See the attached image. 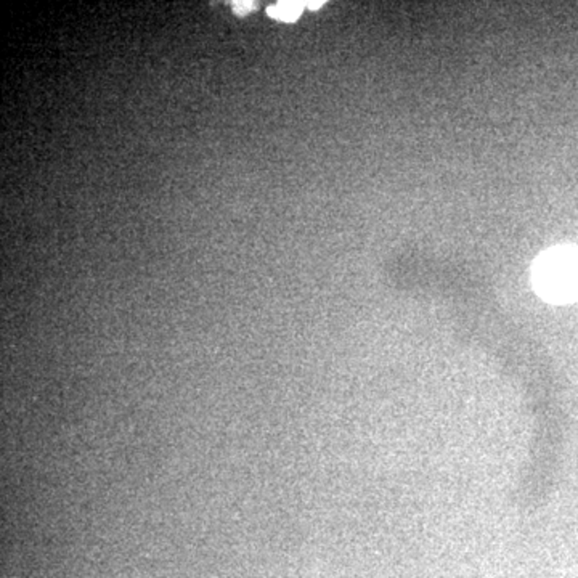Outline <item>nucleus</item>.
I'll return each instance as SVG.
<instances>
[{"instance_id": "obj_4", "label": "nucleus", "mask_w": 578, "mask_h": 578, "mask_svg": "<svg viewBox=\"0 0 578 578\" xmlns=\"http://www.w3.org/2000/svg\"><path fill=\"white\" fill-rule=\"evenodd\" d=\"M323 3L325 2H306V7H308L310 10H317V8H320Z\"/></svg>"}, {"instance_id": "obj_1", "label": "nucleus", "mask_w": 578, "mask_h": 578, "mask_svg": "<svg viewBox=\"0 0 578 578\" xmlns=\"http://www.w3.org/2000/svg\"><path fill=\"white\" fill-rule=\"evenodd\" d=\"M535 291L546 301L566 303L578 299V248L555 246L535 259L532 267Z\"/></svg>"}, {"instance_id": "obj_3", "label": "nucleus", "mask_w": 578, "mask_h": 578, "mask_svg": "<svg viewBox=\"0 0 578 578\" xmlns=\"http://www.w3.org/2000/svg\"><path fill=\"white\" fill-rule=\"evenodd\" d=\"M257 3L249 2V0H239V2H233V12L239 14V17H244V14L251 13L252 10H256Z\"/></svg>"}, {"instance_id": "obj_2", "label": "nucleus", "mask_w": 578, "mask_h": 578, "mask_svg": "<svg viewBox=\"0 0 578 578\" xmlns=\"http://www.w3.org/2000/svg\"><path fill=\"white\" fill-rule=\"evenodd\" d=\"M303 8H306V2H278L270 5V7L267 8V13L270 14L272 18L289 23L296 21L302 14Z\"/></svg>"}]
</instances>
